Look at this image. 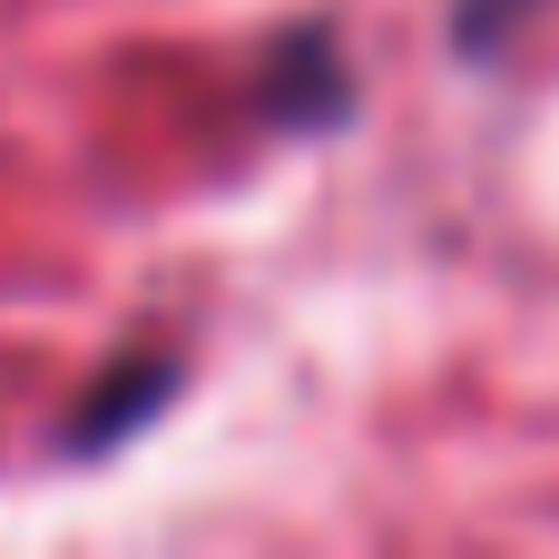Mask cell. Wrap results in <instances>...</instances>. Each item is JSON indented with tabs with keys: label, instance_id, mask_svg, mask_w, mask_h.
Here are the masks:
<instances>
[{
	"label": "cell",
	"instance_id": "2",
	"mask_svg": "<svg viewBox=\"0 0 559 559\" xmlns=\"http://www.w3.org/2000/svg\"><path fill=\"white\" fill-rule=\"evenodd\" d=\"M521 20H531V0H452V49L462 59H501Z\"/></svg>",
	"mask_w": 559,
	"mask_h": 559
},
{
	"label": "cell",
	"instance_id": "1",
	"mask_svg": "<svg viewBox=\"0 0 559 559\" xmlns=\"http://www.w3.org/2000/svg\"><path fill=\"white\" fill-rule=\"evenodd\" d=\"M177 354H128V364H108L98 383H88V403L69 413V432H59V452H79V462H98V452H118L128 432H147L157 413H167V393H177Z\"/></svg>",
	"mask_w": 559,
	"mask_h": 559
}]
</instances>
